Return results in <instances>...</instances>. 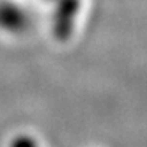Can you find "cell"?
I'll return each mask as SVG.
<instances>
[{"mask_svg":"<svg viewBox=\"0 0 147 147\" xmlns=\"http://www.w3.org/2000/svg\"><path fill=\"white\" fill-rule=\"evenodd\" d=\"M53 3L51 27L57 41L65 42L72 36L75 30L77 18L81 8L80 0H54Z\"/></svg>","mask_w":147,"mask_h":147,"instance_id":"cell-1","label":"cell"},{"mask_svg":"<svg viewBox=\"0 0 147 147\" xmlns=\"http://www.w3.org/2000/svg\"><path fill=\"white\" fill-rule=\"evenodd\" d=\"M30 27V15L14 0H0V30L9 35H21Z\"/></svg>","mask_w":147,"mask_h":147,"instance_id":"cell-2","label":"cell"},{"mask_svg":"<svg viewBox=\"0 0 147 147\" xmlns=\"http://www.w3.org/2000/svg\"><path fill=\"white\" fill-rule=\"evenodd\" d=\"M9 147H39V144L32 135L21 134V135H17L12 138V141L9 143Z\"/></svg>","mask_w":147,"mask_h":147,"instance_id":"cell-3","label":"cell"},{"mask_svg":"<svg viewBox=\"0 0 147 147\" xmlns=\"http://www.w3.org/2000/svg\"><path fill=\"white\" fill-rule=\"evenodd\" d=\"M50 2H54V0H50Z\"/></svg>","mask_w":147,"mask_h":147,"instance_id":"cell-4","label":"cell"}]
</instances>
